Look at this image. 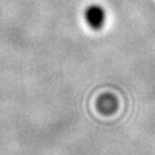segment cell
<instances>
[{"mask_svg":"<svg viewBox=\"0 0 155 155\" xmlns=\"http://www.w3.org/2000/svg\"><path fill=\"white\" fill-rule=\"evenodd\" d=\"M84 20L92 30H100L105 27L107 21V12L100 4H90L84 9Z\"/></svg>","mask_w":155,"mask_h":155,"instance_id":"6da1fadb","label":"cell"}]
</instances>
